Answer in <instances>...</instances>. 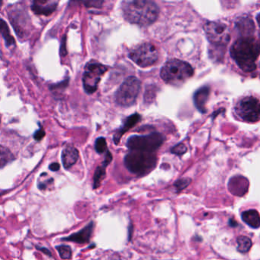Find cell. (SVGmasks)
I'll list each match as a JSON object with an SVG mask.
<instances>
[{"mask_svg":"<svg viewBox=\"0 0 260 260\" xmlns=\"http://www.w3.org/2000/svg\"><path fill=\"white\" fill-rule=\"evenodd\" d=\"M60 164L57 162H53L50 165L49 169L53 172L58 171L60 170Z\"/></svg>","mask_w":260,"mask_h":260,"instance_id":"f546056e","label":"cell"},{"mask_svg":"<svg viewBox=\"0 0 260 260\" xmlns=\"http://www.w3.org/2000/svg\"><path fill=\"white\" fill-rule=\"evenodd\" d=\"M194 74L189 63L182 60H169L162 67L160 76L167 84L172 86H180L187 80L191 78Z\"/></svg>","mask_w":260,"mask_h":260,"instance_id":"3957f363","label":"cell"},{"mask_svg":"<svg viewBox=\"0 0 260 260\" xmlns=\"http://www.w3.org/2000/svg\"><path fill=\"white\" fill-rule=\"evenodd\" d=\"M112 159V156L110 152L107 151L106 153V158H105L104 162H103V166L99 167L95 172V175L93 177V188H98L101 185V182H103L104 178L106 177V168Z\"/></svg>","mask_w":260,"mask_h":260,"instance_id":"e0dca14e","label":"cell"},{"mask_svg":"<svg viewBox=\"0 0 260 260\" xmlns=\"http://www.w3.org/2000/svg\"><path fill=\"white\" fill-rule=\"evenodd\" d=\"M231 54L242 71L252 72L256 68V60L259 55L258 41L252 36L241 37L231 47Z\"/></svg>","mask_w":260,"mask_h":260,"instance_id":"7a4b0ae2","label":"cell"},{"mask_svg":"<svg viewBox=\"0 0 260 260\" xmlns=\"http://www.w3.org/2000/svg\"><path fill=\"white\" fill-rule=\"evenodd\" d=\"M62 162L65 169H70L77 162L79 152L72 146H67L62 152Z\"/></svg>","mask_w":260,"mask_h":260,"instance_id":"5bb4252c","label":"cell"},{"mask_svg":"<svg viewBox=\"0 0 260 260\" xmlns=\"http://www.w3.org/2000/svg\"><path fill=\"white\" fill-rule=\"evenodd\" d=\"M14 156L10 149L0 145V169L4 168L7 164L14 160Z\"/></svg>","mask_w":260,"mask_h":260,"instance_id":"44dd1931","label":"cell"},{"mask_svg":"<svg viewBox=\"0 0 260 260\" xmlns=\"http://www.w3.org/2000/svg\"><path fill=\"white\" fill-rule=\"evenodd\" d=\"M229 224L231 225V226H233V228H234V226H237V222L235 220H234L233 218H231L229 220Z\"/></svg>","mask_w":260,"mask_h":260,"instance_id":"1f68e13d","label":"cell"},{"mask_svg":"<svg viewBox=\"0 0 260 260\" xmlns=\"http://www.w3.org/2000/svg\"><path fill=\"white\" fill-rule=\"evenodd\" d=\"M187 148L184 144H179L178 145L175 146L173 149H172V153H175V154L180 155L184 154L186 152Z\"/></svg>","mask_w":260,"mask_h":260,"instance_id":"484cf974","label":"cell"},{"mask_svg":"<svg viewBox=\"0 0 260 260\" xmlns=\"http://www.w3.org/2000/svg\"><path fill=\"white\" fill-rule=\"evenodd\" d=\"M259 102L255 97H246L236 107L237 115L245 121L256 122L259 120Z\"/></svg>","mask_w":260,"mask_h":260,"instance_id":"30bf717a","label":"cell"},{"mask_svg":"<svg viewBox=\"0 0 260 260\" xmlns=\"http://www.w3.org/2000/svg\"><path fill=\"white\" fill-rule=\"evenodd\" d=\"M229 191L234 196H244L249 189V181L243 176H234L230 179L228 183Z\"/></svg>","mask_w":260,"mask_h":260,"instance_id":"8fae6325","label":"cell"},{"mask_svg":"<svg viewBox=\"0 0 260 260\" xmlns=\"http://www.w3.org/2000/svg\"><path fill=\"white\" fill-rule=\"evenodd\" d=\"M164 142V138L159 133L150 134L142 136L131 137L127 141V146L131 151L153 153L157 150Z\"/></svg>","mask_w":260,"mask_h":260,"instance_id":"5b68a950","label":"cell"},{"mask_svg":"<svg viewBox=\"0 0 260 260\" xmlns=\"http://www.w3.org/2000/svg\"><path fill=\"white\" fill-rule=\"evenodd\" d=\"M56 249L58 251L60 258L63 259H70L72 256V249L67 245H60L56 246Z\"/></svg>","mask_w":260,"mask_h":260,"instance_id":"603a6c76","label":"cell"},{"mask_svg":"<svg viewBox=\"0 0 260 260\" xmlns=\"http://www.w3.org/2000/svg\"><path fill=\"white\" fill-rule=\"evenodd\" d=\"M124 164L131 173L144 176L156 167V156L153 153L131 151L124 158Z\"/></svg>","mask_w":260,"mask_h":260,"instance_id":"277c9868","label":"cell"},{"mask_svg":"<svg viewBox=\"0 0 260 260\" xmlns=\"http://www.w3.org/2000/svg\"><path fill=\"white\" fill-rule=\"evenodd\" d=\"M243 221L253 229H258L260 226V217L256 210H249L242 213Z\"/></svg>","mask_w":260,"mask_h":260,"instance_id":"ac0fdd59","label":"cell"},{"mask_svg":"<svg viewBox=\"0 0 260 260\" xmlns=\"http://www.w3.org/2000/svg\"><path fill=\"white\" fill-rule=\"evenodd\" d=\"M95 148L97 153H103L107 150V144L104 138H99L95 141Z\"/></svg>","mask_w":260,"mask_h":260,"instance_id":"cb8c5ba5","label":"cell"},{"mask_svg":"<svg viewBox=\"0 0 260 260\" xmlns=\"http://www.w3.org/2000/svg\"><path fill=\"white\" fill-rule=\"evenodd\" d=\"M141 88V81L137 77H128L115 94L117 103L123 107L132 106L136 101Z\"/></svg>","mask_w":260,"mask_h":260,"instance_id":"8992f818","label":"cell"},{"mask_svg":"<svg viewBox=\"0 0 260 260\" xmlns=\"http://www.w3.org/2000/svg\"><path fill=\"white\" fill-rule=\"evenodd\" d=\"M237 27L240 29V32L244 35L243 37H251L250 35L253 32V30L255 29L252 20L247 18L240 19V22L237 23Z\"/></svg>","mask_w":260,"mask_h":260,"instance_id":"d6986e66","label":"cell"},{"mask_svg":"<svg viewBox=\"0 0 260 260\" xmlns=\"http://www.w3.org/2000/svg\"><path fill=\"white\" fill-rule=\"evenodd\" d=\"M205 32L208 41L215 46H225L231 39L229 28L222 22H207L205 25Z\"/></svg>","mask_w":260,"mask_h":260,"instance_id":"9c48e42d","label":"cell"},{"mask_svg":"<svg viewBox=\"0 0 260 260\" xmlns=\"http://www.w3.org/2000/svg\"><path fill=\"white\" fill-rule=\"evenodd\" d=\"M93 228V222H90L89 224L86 225L85 228H83L81 231H78V232L75 233V234H71L69 237H64L62 240H64V241L80 243V244L89 243L91 237H92Z\"/></svg>","mask_w":260,"mask_h":260,"instance_id":"7c38bea8","label":"cell"},{"mask_svg":"<svg viewBox=\"0 0 260 260\" xmlns=\"http://www.w3.org/2000/svg\"><path fill=\"white\" fill-rule=\"evenodd\" d=\"M0 34L5 40L7 46H13L15 45L16 42H15L14 38L10 33V28H9L7 22L2 19H0Z\"/></svg>","mask_w":260,"mask_h":260,"instance_id":"ffe728a7","label":"cell"},{"mask_svg":"<svg viewBox=\"0 0 260 260\" xmlns=\"http://www.w3.org/2000/svg\"><path fill=\"white\" fill-rule=\"evenodd\" d=\"M141 115H138V114H134V115H131L128 118H126L122 127L116 132L115 136H114V141H115V144H118L124 134L127 132L129 129L135 126L137 123L141 121Z\"/></svg>","mask_w":260,"mask_h":260,"instance_id":"9a60e30c","label":"cell"},{"mask_svg":"<svg viewBox=\"0 0 260 260\" xmlns=\"http://www.w3.org/2000/svg\"><path fill=\"white\" fill-rule=\"evenodd\" d=\"M252 246V241L249 237L240 236L237 238V249L242 253L247 252Z\"/></svg>","mask_w":260,"mask_h":260,"instance_id":"7402d4cb","label":"cell"},{"mask_svg":"<svg viewBox=\"0 0 260 260\" xmlns=\"http://www.w3.org/2000/svg\"><path fill=\"white\" fill-rule=\"evenodd\" d=\"M158 57L157 49L150 43L142 44L129 53V57L141 68H147L154 64L157 61Z\"/></svg>","mask_w":260,"mask_h":260,"instance_id":"52a82bcc","label":"cell"},{"mask_svg":"<svg viewBox=\"0 0 260 260\" xmlns=\"http://www.w3.org/2000/svg\"><path fill=\"white\" fill-rule=\"evenodd\" d=\"M38 249L39 250L42 251V252H44V253L46 254V255H49V256H52V255H51V252L49 250V249H47V248L45 247H39V246H37Z\"/></svg>","mask_w":260,"mask_h":260,"instance_id":"4dcf8cb0","label":"cell"},{"mask_svg":"<svg viewBox=\"0 0 260 260\" xmlns=\"http://www.w3.org/2000/svg\"><path fill=\"white\" fill-rule=\"evenodd\" d=\"M122 10L127 22L141 26H147L156 22L159 13L158 6L148 0L124 1Z\"/></svg>","mask_w":260,"mask_h":260,"instance_id":"6da1fadb","label":"cell"},{"mask_svg":"<svg viewBox=\"0 0 260 260\" xmlns=\"http://www.w3.org/2000/svg\"><path fill=\"white\" fill-rule=\"evenodd\" d=\"M210 89L208 86H203L199 89L194 95V103L197 109L202 113L206 112L207 102L209 97Z\"/></svg>","mask_w":260,"mask_h":260,"instance_id":"2e32d148","label":"cell"},{"mask_svg":"<svg viewBox=\"0 0 260 260\" xmlns=\"http://www.w3.org/2000/svg\"><path fill=\"white\" fill-rule=\"evenodd\" d=\"M57 4L58 3L55 1H34L31 6V10L36 14L48 16L55 11Z\"/></svg>","mask_w":260,"mask_h":260,"instance_id":"4fadbf2b","label":"cell"},{"mask_svg":"<svg viewBox=\"0 0 260 260\" xmlns=\"http://www.w3.org/2000/svg\"><path fill=\"white\" fill-rule=\"evenodd\" d=\"M190 183H191V179L185 178V179H181L176 181L174 183V186L176 187L177 191H180L187 188Z\"/></svg>","mask_w":260,"mask_h":260,"instance_id":"d4e9b609","label":"cell"},{"mask_svg":"<svg viewBox=\"0 0 260 260\" xmlns=\"http://www.w3.org/2000/svg\"><path fill=\"white\" fill-rule=\"evenodd\" d=\"M45 132L43 129H40V130L37 131V132L35 133L34 138L36 141H40L42 138L45 137Z\"/></svg>","mask_w":260,"mask_h":260,"instance_id":"83f0119b","label":"cell"},{"mask_svg":"<svg viewBox=\"0 0 260 260\" xmlns=\"http://www.w3.org/2000/svg\"><path fill=\"white\" fill-rule=\"evenodd\" d=\"M107 70V67L98 62L87 63L83 77V87L87 93H94L97 90L99 83Z\"/></svg>","mask_w":260,"mask_h":260,"instance_id":"ba28073f","label":"cell"},{"mask_svg":"<svg viewBox=\"0 0 260 260\" xmlns=\"http://www.w3.org/2000/svg\"><path fill=\"white\" fill-rule=\"evenodd\" d=\"M66 38H63V42H62L61 48H60V54H61V56H66L67 54V50H66Z\"/></svg>","mask_w":260,"mask_h":260,"instance_id":"f1b7e54d","label":"cell"},{"mask_svg":"<svg viewBox=\"0 0 260 260\" xmlns=\"http://www.w3.org/2000/svg\"><path fill=\"white\" fill-rule=\"evenodd\" d=\"M45 182H44V181L43 182H41V181H39V188H40L41 190L46 189L48 185L54 182V179H53L52 178H51V179H45Z\"/></svg>","mask_w":260,"mask_h":260,"instance_id":"4316f807","label":"cell"}]
</instances>
